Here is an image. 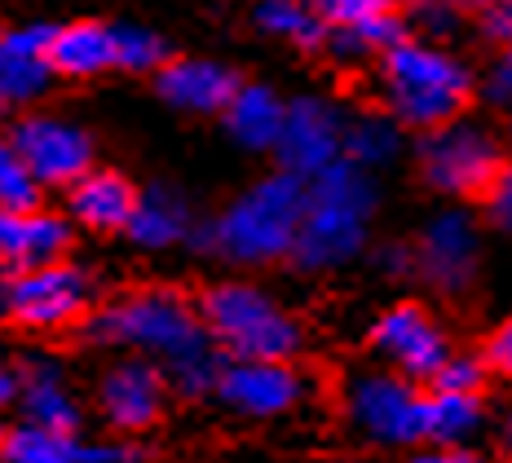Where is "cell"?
Instances as JSON below:
<instances>
[{
	"label": "cell",
	"instance_id": "6da1fadb",
	"mask_svg": "<svg viewBox=\"0 0 512 463\" xmlns=\"http://www.w3.org/2000/svg\"><path fill=\"white\" fill-rule=\"evenodd\" d=\"M380 89L393 124L415 128V133H433L442 124L464 120L477 98L473 71L442 45L415 36L380 53Z\"/></svg>",
	"mask_w": 512,
	"mask_h": 463
},
{
	"label": "cell",
	"instance_id": "7a4b0ae2",
	"mask_svg": "<svg viewBox=\"0 0 512 463\" xmlns=\"http://www.w3.org/2000/svg\"><path fill=\"white\" fill-rule=\"evenodd\" d=\"M195 309L204 336L226 362H292L301 353V322L248 283L204 287Z\"/></svg>",
	"mask_w": 512,
	"mask_h": 463
},
{
	"label": "cell",
	"instance_id": "3957f363",
	"mask_svg": "<svg viewBox=\"0 0 512 463\" xmlns=\"http://www.w3.org/2000/svg\"><path fill=\"white\" fill-rule=\"evenodd\" d=\"M371 221V186L349 159H336L318 177L305 181V221L296 239V261L301 265H336L362 247Z\"/></svg>",
	"mask_w": 512,
	"mask_h": 463
},
{
	"label": "cell",
	"instance_id": "277c9868",
	"mask_svg": "<svg viewBox=\"0 0 512 463\" xmlns=\"http://www.w3.org/2000/svg\"><path fill=\"white\" fill-rule=\"evenodd\" d=\"M80 331L102 344H142V349H164L173 358H186L208 344L195 296H186L181 287H137L89 314Z\"/></svg>",
	"mask_w": 512,
	"mask_h": 463
},
{
	"label": "cell",
	"instance_id": "5b68a950",
	"mask_svg": "<svg viewBox=\"0 0 512 463\" xmlns=\"http://www.w3.org/2000/svg\"><path fill=\"white\" fill-rule=\"evenodd\" d=\"M508 159L512 155L504 137L477 120H455L433 133H420V146H415V168L424 186L464 203H486Z\"/></svg>",
	"mask_w": 512,
	"mask_h": 463
},
{
	"label": "cell",
	"instance_id": "8992f818",
	"mask_svg": "<svg viewBox=\"0 0 512 463\" xmlns=\"http://www.w3.org/2000/svg\"><path fill=\"white\" fill-rule=\"evenodd\" d=\"M305 221V181L292 172L261 181L221 221V247L234 261H279L296 252Z\"/></svg>",
	"mask_w": 512,
	"mask_h": 463
},
{
	"label": "cell",
	"instance_id": "52a82bcc",
	"mask_svg": "<svg viewBox=\"0 0 512 463\" xmlns=\"http://www.w3.org/2000/svg\"><path fill=\"white\" fill-rule=\"evenodd\" d=\"M89 278L76 265L53 261L27 274H9L5 292V318L18 331H36V336H53V331H80L89 318Z\"/></svg>",
	"mask_w": 512,
	"mask_h": 463
},
{
	"label": "cell",
	"instance_id": "ba28073f",
	"mask_svg": "<svg viewBox=\"0 0 512 463\" xmlns=\"http://www.w3.org/2000/svg\"><path fill=\"white\" fill-rule=\"evenodd\" d=\"M349 411L362 433L384 446H424L429 441V389L398 371L362 375L349 393Z\"/></svg>",
	"mask_w": 512,
	"mask_h": 463
},
{
	"label": "cell",
	"instance_id": "9c48e42d",
	"mask_svg": "<svg viewBox=\"0 0 512 463\" xmlns=\"http://www.w3.org/2000/svg\"><path fill=\"white\" fill-rule=\"evenodd\" d=\"M371 349L380 358H389L393 371L407 375L415 384H429L442 371V362L455 353L446 327L424 305H415V300L384 309L376 318V327H371Z\"/></svg>",
	"mask_w": 512,
	"mask_h": 463
},
{
	"label": "cell",
	"instance_id": "30bf717a",
	"mask_svg": "<svg viewBox=\"0 0 512 463\" xmlns=\"http://www.w3.org/2000/svg\"><path fill=\"white\" fill-rule=\"evenodd\" d=\"M482 265V234L468 212H442L415 243V274L446 296H464L477 283Z\"/></svg>",
	"mask_w": 512,
	"mask_h": 463
},
{
	"label": "cell",
	"instance_id": "8fae6325",
	"mask_svg": "<svg viewBox=\"0 0 512 463\" xmlns=\"http://www.w3.org/2000/svg\"><path fill=\"white\" fill-rule=\"evenodd\" d=\"M305 9L332 31L340 53H384L407 40L402 0H305Z\"/></svg>",
	"mask_w": 512,
	"mask_h": 463
},
{
	"label": "cell",
	"instance_id": "7c38bea8",
	"mask_svg": "<svg viewBox=\"0 0 512 463\" xmlns=\"http://www.w3.org/2000/svg\"><path fill=\"white\" fill-rule=\"evenodd\" d=\"M14 150L23 155L40 186H71L93 168V142L71 124L58 120H23L9 133Z\"/></svg>",
	"mask_w": 512,
	"mask_h": 463
},
{
	"label": "cell",
	"instance_id": "4fadbf2b",
	"mask_svg": "<svg viewBox=\"0 0 512 463\" xmlns=\"http://www.w3.org/2000/svg\"><path fill=\"white\" fill-rule=\"evenodd\" d=\"M212 393L234 411L270 419L301 402V371L292 362H221Z\"/></svg>",
	"mask_w": 512,
	"mask_h": 463
},
{
	"label": "cell",
	"instance_id": "5bb4252c",
	"mask_svg": "<svg viewBox=\"0 0 512 463\" xmlns=\"http://www.w3.org/2000/svg\"><path fill=\"white\" fill-rule=\"evenodd\" d=\"M274 146L283 155V172L309 181L336 164L340 150H345V137H340V124L332 111H323L318 102H296L283 111V133Z\"/></svg>",
	"mask_w": 512,
	"mask_h": 463
},
{
	"label": "cell",
	"instance_id": "9a60e30c",
	"mask_svg": "<svg viewBox=\"0 0 512 463\" xmlns=\"http://www.w3.org/2000/svg\"><path fill=\"white\" fill-rule=\"evenodd\" d=\"M76 234L62 217L53 212H18V208H0V265L9 274H27V269L53 265L71 252Z\"/></svg>",
	"mask_w": 512,
	"mask_h": 463
},
{
	"label": "cell",
	"instance_id": "2e32d148",
	"mask_svg": "<svg viewBox=\"0 0 512 463\" xmlns=\"http://www.w3.org/2000/svg\"><path fill=\"white\" fill-rule=\"evenodd\" d=\"M67 203H71V217H76L80 225H89L93 234L133 230L137 212H142L137 186L115 168H89L80 181H71Z\"/></svg>",
	"mask_w": 512,
	"mask_h": 463
},
{
	"label": "cell",
	"instance_id": "e0dca14e",
	"mask_svg": "<svg viewBox=\"0 0 512 463\" xmlns=\"http://www.w3.org/2000/svg\"><path fill=\"white\" fill-rule=\"evenodd\" d=\"M168 384L151 362H124L102 380V415L120 433H146L164 415Z\"/></svg>",
	"mask_w": 512,
	"mask_h": 463
},
{
	"label": "cell",
	"instance_id": "ac0fdd59",
	"mask_svg": "<svg viewBox=\"0 0 512 463\" xmlns=\"http://www.w3.org/2000/svg\"><path fill=\"white\" fill-rule=\"evenodd\" d=\"M45 67L49 75L62 80H93L102 71L120 67V49H115V27L102 23H67V27H49L45 40Z\"/></svg>",
	"mask_w": 512,
	"mask_h": 463
},
{
	"label": "cell",
	"instance_id": "d6986e66",
	"mask_svg": "<svg viewBox=\"0 0 512 463\" xmlns=\"http://www.w3.org/2000/svg\"><path fill=\"white\" fill-rule=\"evenodd\" d=\"M155 89L164 93L173 106H186V111H230V102L239 98V75L226 67H212V62H186V58H168L155 75Z\"/></svg>",
	"mask_w": 512,
	"mask_h": 463
},
{
	"label": "cell",
	"instance_id": "ffe728a7",
	"mask_svg": "<svg viewBox=\"0 0 512 463\" xmlns=\"http://www.w3.org/2000/svg\"><path fill=\"white\" fill-rule=\"evenodd\" d=\"M45 40H49V27L18 31V36L0 40V106L23 102L31 93L45 89L49 67H45V58H40Z\"/></svg>",
	"mask_w": 512,
	"mask_h": 463
},
{
	"label": "cell",
	"instance_id": "44dd1931",
	"mask_svg": "<svg viewBox=\"0 0 512 463\" xmlns=\"http://www.w3.org/2000/svg\"><path fill=\"white\" fill-rule=\"evenodd\" d=\"M486 397L477 393H433L429 389V446L437 450H460L482 428Z\"/></svg>",
	"mask_w": 512,
	"mask_h": 463
},
{
	"label": "cell",
	"instance_id": "7402d4cb",
	"mask_svg": "<svg viewBox=\"0 0 512 463\" xmlns=\"http://www.w3.org/2000/svg\"><path fill=\"white\" fill-rule=\"evenodd\" d=\"M18 397L27 402V415L36 428H49V433H62V437H76L80 428V415L71 406V397L58 389L53 375H18Z\"/></svg>",
	"mask_w": 512,
	"mask_h": 463
},
{
	"label": "cell",
	"instance_id": "603a6c76",
	"mask_svg": "<svg viewBox=\"0 0 512 463\" xmlns=\"http://www.w3.org/2000/svg\"><path fill=\"white\" fill-rule=\"evenodd\" d=\"M230 128L248 146H274L283 133V106L265 89H239V98L230 102Z\"/></svg>",
	"mask_w": 512,
	"mask_h": 463
},
{
	"label": "cell",
	"instance_id": "cb8c5ba5",
	"mask_svg": "<svg viewBox=\"0 0 512 463\" xmlns=\"http://www.w3.org/2000/svg\"><path fill=\"white\" fill-rule=\"evenodd\" d=\"M261 23L274 31V36L292 40L296 49H327L332 45V31L318 23L314 14L305 9V0H261Z\"/></svg>",
	"mask_w": 512,
	"mask_h": 463
},
{
	"label": "cell",
	"instance_id": "d4e9b609",
	"mask_svg": "<svg viewBox=\"0 0 512 463\" xmlns=\"http://www.w3.org/2000/svg\"><path fill=\"white\" fill-rule=\"evenodd\" d=\"M76 437L49 433V428H14L0 441V459L5 463H76Z\"/></svg>",
	"mask_w": 512,
	"mask_h": 463
},
{
	"label": "cell",
	"instance_id": "484cf974",
	"mask_svg": "<svg viewBox=\"0 0 512 463\" xmlns=\"http://www.w3.org/2000/svg\"><path fill=\"white\" fill-rule=\"evenodd\" d=\"M0 208H40V181L31 177V168L23 164V155L14 150L9 137H0Z\"/></svg>",
	"mask_w": 512,
	"mask_h": 463
},
{
	"label": "cell",
	"instance_id": "4316f807",
	"mask_svg": "<svg viewBox=\"0 0 512 463\" xmlns=\"http://www.w3.org/2000/svg\"><path fill=\"white\" fill-rule=\"evenodd\" d=\"M393 146H398V124L389 120H362L345 133V150H340V159H349L354 168L362 164H380V159L393 155Z\"/></svg>",
	"mask_w": 512,
	"mask_h": 463
},
{
	"label": "cell",
	"instance_id": "83f0119b",
	"mask_svg": "<svg viewBox=\"0 0 512 463\" xmlns=\"http://www.w3.org/2000/svg\"><path fill=\"white\" fill-rule=\"evenodd\" d=\"M486 384H490V366L482 353H451V358L442 362V371L433 375L424 389L433 393H477L486 397Z\"/></svg>",
	"mask_w": 512,
	"mask_h": 463
},
{
	"label": "cell",
	"instance_id": "f1b7e54d",
	"mask_svg": "<svg viewBox=\"0 0 512 463\" xmlns=\"http://www.w3.org/2000/svg\"><path fill=\"white\" fill-rule=\"evenodd\" d=\"M402 18H407V27H424V40H437L464 23V9L455 0H402Z\"/></svg>",
	"mask_w": 512,
	"mask_h": 463
},
{
	"label": "cell",
	"instance_id": "f546056e",
	"mask_svg": "<svg viewBox=\"0 0 512 463\" xmlns=\"http://www.w3.org/2000/svg\"><path fill=\"white\" fill-rule=\"evenodd\" d=\"M115 49H120L124 71H159L168 62V49L155 36H142V31H115Z\"/></svg>",
	"mask_w": 512,
	"mask_h": 463
},
{
	"label": "cell",
	"instance_id": "4dcf8cb0",
	"mask_svg": "<svg viewBox=\"0 0 512 463\" xmlns=\"http://www.w3.org/2000/svg\"><path fill=\"white\" fill-rule=\"evenodd\" d=\"M482 98L499 111H512V49H499V58L490 62L486 80H482Z\"/></svg>",
	"mask_w": 512,
	"mask_h": 463
},
{
	"label": "cell",
	"instance_id": "1f68e13d",
	"mask_svg": "<svg viewBox=\"0 0 512 463\" xmlns=\"http://www.w3.org/2000/svg\"><path fill=\"white\" fill-rule=\"evenodd\" d=\"M482 358L490 366V375H499V380H512V314L486 336Z\"/></svg>",
	"mask_w": 512,
	"mask_h": 463
},
{
	"label": "cell",
	"instance_id": "d6a6232c",
	"mask_svg": "<svg viewBox=\"0 0 512 463\" xmlns=\"http://www.w3.org/2000/svg\"><path fill=\"white\" fill-rule=\"evenodd\" d=\"M486 217L499 225L504 234H512V159L504 164V172H499V181H495V190L486 195Z\"/></svg>",
	"mask_w": 512,
	"mask_h": 463
},
{
	"label": "cell",
	"instance_id": "836d02e7",
	"mask_svg": "<svg viewBox=\"0 0 512 463\" xmlns=\"http://www.w3.org/2000/svg\"><path fill=\"white\" fill-rule=\"evenodd\" d=\"M455 5L464 9L468 18H477V14H486V9H499V5H512V0H455Z\"/></svg>",
	"mask_w": 512,
	"mask_h": 463
},
{
	"label": "cell",
	"instance_id": "e575fe53",
	"mask_svg": "<svg viewBox=\"0 0 512 463\" xmlns=\"http://www.w3.org/2000/svg\"><path fill=\"white\" fill-rule=\"evenodd\" d=\"M407 463H455V450H415V455Z\"/></svg>",
	"mask_w": 512,
	"mask_h": 463
},
{
	"label": "cell",
	"instance_id": "d590c367",
	"mask_svg": "<svg viewBox=\"0 0 512 463\" xmlns=\"http://www.w3.org/2000/svg\"><path fill=\"white\" fill-rule=\"evenodd\" d=\"M14 397H18V375L14 371H0V406L14 402Z\"/></svg>",
	"mask_w": 512,
	"mask_h": 463
},
{
	"label": "cell",
	"instance_id": "8d00e7d4",
	"mask_svg": "<svg viewBox=\"0 0 512 463\" xmlns=\"http://www.w3.org/2000/svg\"><path fill=\"white\" fill-rule=\"evenodd\" d=\"M504 450H508V459H512V411L504 415Z\"/></svg>",
	"mask_w": 512,
	"mask_h": 463
},
{
	"label": "cell",
	"instance_id": "74e56055",
	"mask_svg": "<svg viewBox=\"0 0 512 463\" xmlns=\"http://www.w3.org/2000/svg\"><path fill=\"white\" fill-rule=\"evenodd\" d=\"M455 463H490V459H482V455H468V450H455Z\"/></svg>",
	"mask_w": 512,
	"mask_h": 463
},
{
	"label": "cell",
	"instance_id": "f35d334b",
	"mask_svg": "<svg viewBox=\"0 0 512 463\" xmlns=\"http://www.w3.org/2000/svg\"><path fill=\"white\" fill-rule=\"evenodd\" d=\"M504 124H508V142H512V111H504Z\"/></svg>",
	"mask_w": 512,
	"mask_h": 463
},
{
	"label": "cell",
	"instance_id": "ab89813d",
	"mask_svg": "<svg viewBox=\"0 0 512 463\" xmlns=\"http://www.w3.org/2000/svg\"><path fill=\"white\" fill-rule=\"evenodd\" d=\"M0 40H5V36H0Z\"/></svg>",
	"mask_w": 512,
	"mask_h": 463
}]
</instances>
